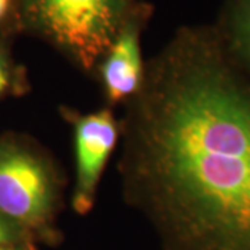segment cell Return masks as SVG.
Wrapping results in <instances>:
<instances>
[{"label":"cell","instance_id":"6da1fadb","mask_svg":"<svg viewBox=\"0 0 250 250\" xmlns=\"http://www.w3.org/2000/svg\"><path fill=\"white\" fill-rule=\"evenodd\" d=\"M126 205L172 250H250V75L214 25H185L146 62L120 120Z\"/></svg>","mask_w":250,"mask_h":250},{"label":"cell","instance_id":"7a4b0ae2","mask_svg":"<svg viewBox=\"0 0 250 250\" xmlns=\"http://www.w3.org/2000/svg\"><path fill=\"white\" fill-rule=\"evenodd\" d=\"M136 0H16L22 31L54 47L81 71L95 77Z\"/></svg>","mask_w":250,"mask_h":250},{"label":"cell","instance_id":"3957f363","mask_svg":"<svg viewBox=\"0 0 250 250\" xmlns=\"http://www.w3.org/2000/svg\"><path fill=\"white\" fill-rule=\"evenodd\" d=\"M65 179L53 157L27 136H0V213L25 231L52 229Z\"/></svg>","mask_w":250,"mask_h":250},{"label":"cell","instance_id":"277c9868","mask_svg":"<svg viewBox=\"0 0 250 250\" xmlns=\"http://www.w3.org/2000/svg\"><path fill=\"white\" fill-rule=\"evenodd\" d=\"M62 116L71 124L74 135L75 181L71 205L77 214L85 215L96 203L102 175L120 142V121L108 106L83 114L62 107Z\"/></svg>","mask_w":250,"mask_h":250},{"label":"cell","instance_id":"5b68a950","mask_svg":"<svg viewBox=\"0 0 250 250\" xmlns=\"http://www.w3.org/2000/svg\"><path fill=\"white\" fill-rule=\"evenodd\" d=\"M152 6L135 1L114 42L99 62L95 78L99 81L108 107L126 103L139 92L146 62L142 54V34Z\"/></svg>","mask_w":250,"mask_h":250},{"label":"cell","instance_id":"8992f818","mask_svg":"<svg viewBox=\"0 0 250 250\" xmlns=\"http://www.w3.org/2000/svg\"><path fill=\"white\" fill-rule=\"evenodd\" d=\"M214 27L227 52L250 75V0H224Z\"/></svg>","mask_w":250,"mask_h":250},{"label":"cell","instance_id":"52a82bcc","mask_svg":"<svg viewBox=\"0 0 250 250\" xmlns=\"http://www.w3.org/2000/svg\"><path fill=\"white\" fill-rule=\"evenodd\" d=\"M28 89L27 75L11 57L9 43L0 38V100L10 95H20Z\"/></svg>","mask_w":250,"mask_h":250},{"label":"cell","instance_id":"ba28073f","mask_svg":"<svg viewBox=\"0 0 250 250\" xmlns=\"http://www.w3.org/2000/svg\"><path fill=\"white\" fill-rule=\"evenodd\" d=\"M24 232L25 229L22 227L0 213V248L16 245Z\"/></svg>","mask_w":250,"mask_h":250},{"label":"cell","instance_id":"9c48e42d","mask_svg":"<svg viewBox=\"0 0 250 250\" xmlns=\"http://www.w3.org/2000/svg\"><path fill=\"white\" fill-rule=\"evenodd\" d=\"M11 13L16 14V0H0V24H3Z\"/></svg>","mask_w":250,"mask_h":250},{"label":"cell","instance_id":"30bf717a","mask_svg":"<svg viewBox=\"0 0 250 250\" xmlns=\"http://www.w3.org/2000/svg\"><path fill=\"white\" fill-rule=\"evenodd\" d=\"M0 250H21L17 245H10V246H1Z\"/></svg>","mask_w":250,"mask_h":250}]
</instances>
